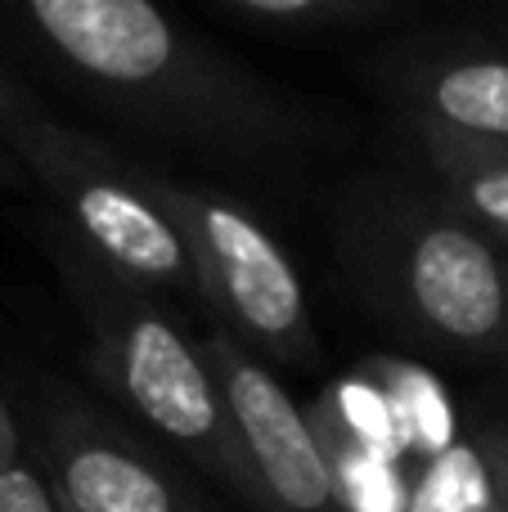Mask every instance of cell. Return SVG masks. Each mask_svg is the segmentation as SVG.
<instances>
[{"mask_svg": "<svg viewBox=\"0 0 508 512\" xmlns=\"http://www.w3.org/2000/svg\"><path fill=\"white\" fill-rule=\"evenodd\" d=\"M410 140L423 158L428 185L508 252V149L432 140V135H410Z\"/></svg>", "mask_w": 508, "mask_h": 512, "instance_id": "cell-9", "label": "cell"}, {"mask_svg": "<svg viewBox=\"0 0 508 512\" xmlns=\"http://www.w3.org/2000/svg\"><path fill=\"white\" fill-rule=\"evenodd\" d=\"M41 108L45 104L36 99V90L27 86L14 68H5V63H0V126L18 122V117H32V113H41Z\"/></svg>", "mask_w": 508, "mask_h": 512, "instance_id": "cell-13", "label": "cell"}, {"mask_svg": "<svg viewBox=\"0 0 508 512\" xmlns=\"http://www.w3.org/2000/svg\"><path fill=\"white\" fill-rule=\"evenodd\" d=\"M135 176L189 243L203 283V315L212 328L230 333L266 369H315L320 333L302 270L257 216V207H248L234 189L171 176L167 167L149 162H135Z\"/></svg>", "mask_w": 508, "mask_h": 512, "instance_id": "cell-4", "label": "cell"}, {"mask_svg": "<svg viewBox=\"0 0 508 512\" xmlns=\"http://www.w3.org/2000/svg\"><path fill=\"white\" fill-rule=\"evenodd\" d=\"M473 450L486 472V486H491L495 512H508V423L482 427V432L473 436Z\"/></svg>", "mask_w": 508, "mask_h": 512, "instance_id": "cell-12", "label": "cell"}, {"mask_svg": "<svg viewBox=\"0 0 508 512\" xmlns=\"http://www.w3.org/2000/svg\"><path fill=\"white\" fill-rule=\"evenodd\" d=\"M0 144L14 153L32 189L54 203V221L99 265L158 297L203 310V283L189 243L140 185L135 158L117 153L99 135L59 122L45 108L0 126Z\"/></svg>", "mask_w": 508, "mask_h": 512, "instance_id": "cell-5", "label": "cell"}, {"mask_svg": "<svg viewBox=\"0 0 508 512\" xmlns=\"http://www.w3.org/2000/svg\"><path fill=\"white\" fill-rule=\"evenodd\" d=\"M0 63H32L50 86L239 185L293 194L347 149L329 108L243 68L158 0H0Z\"/></svg>", "mask_w": 508, "mask_h": 512, "instance_id": "cell-1", "label": "cell"}, {"mask_svg": "<svg viewBox=\"0 0 508 512\" xmlns=\"http://www.w3.org/2000/svg\"><path fill=\"white\" fill-rule=\"evenodd\" d=\"M18 432L68 512H221L113 414L54 378L23 387Z\"/></svg>", "mask_w": 508, "mask_h": 512, "instance_id": "cell-6", "label": "cell"}, {"mask_svg": "<svg viewBox=\"0 0 508 512\" xmlns=\"http://www.w3.org/2000/svg\"><path fill=\"white\" fill-rule=\"evenodd\" d=\"M0 512H59L23 432H18L5 391H0Z\"/></svg>", "mask_w": 508, "mask_h": 512, "instance_id": "cell-11", "label": "cell"}, {"mask_svg": "<svg viewBox=\"0 0 508 512\" xmlns=\"http://www.w3.org/2000/svg\"><path fill=\"white\" fill-rule=\"evenodd\" d=\"M59 512H68V508H59Z\"/></svg>", "mask_w": 508, "mask_h": 512, "instance_id": "cell-15", "label": "cell"}, {"mask_svg": "<svg viewBox=\"0 0 508 512\" xmlns=\"http://www.w3.org/2000/svg\"><path fill=\"white\" fill-rule=\"evenodd\" d=\"M36 243L90 333V369L99 387L198 472L257 508V486L216 369L167 297L99 265L50 212L36 221Z\"/></svg>", "mask_w": 508, "mask_h": 512, "instance_id": "cell-3", "label": "cell"}, {"mask_svg": "<svg viewBox=\"0 0 508 512\" xmlns=\"http://www.w3.org/2000/svg\"><path fill=\"white\" fill-rule=\"evenodd\" d=\"M504 261H508V252H504Z\"/></svg>", "mask_w": 508, "mask_h": 512, "instance_id": "cell-16", "label": "cell"}, {"mask_svg": "<svg viewBox=\"0 0 508 512\" xmlns=\"http://www.w3.org/2000/svg\"><path fill=\"white\" fill-rule=\"evenodd\" d=\"M0 189H32V180L23 176V167L14 162V153L0 144Z\"/></svg>", "mask_w": 508, "mask_h": 512, "instance_id": "cell-14", "label": "cell"}, {"mask_svg": "<svg viewBox=\"0 0 508 512\" xmlns=\"http://www.w3.org/2000/svg\"><path fill=\"white\" fill-rule=\"evenodd\" d=\"M270 32H347L387 18L405 0H216Z\"/></svg>", "mask_w": 508, "mask_h": 512, "instance_id": "cell-10", "label": "cell"}, {"mask_svg": "<svg viewBox=\"0 0 508 512\" xmlns=\"http://www.w3.org/2000/svg\"><path fill=\"white\" fill-rule=\"evenodd\" d=\"M369 77L405 135L508 149V45L468 32H428L374 54Z\"/></svg>", "mask_w": 508, "mask_h": 512, "instance_id": "cell-7", "label": "cell"}, {"mask_svg": "<svg viewBox=\"0 0 508 512\" xmlns=\"http://www.w3.org/2000/svg\"><path fill=\"white\" fill-rule=\"evenodd\" d=\"M333 248L356 297L428 351L508 364V261L432 185L369 171L333 198Z\"/></svg>", "mask_w": 508, "mask_h": 512, "instance_id": "cell-2", "label": "cell"}, {"mask_svg": "<svg viewBox=\"0 0 508 512\" xmlns=\"http://www.w3.org/2000/svg\"><path fill=\"white\" fill-rule=\"evenodd\" d=\"M203 351L230 405L257 486V512H351L311 418L297 409L275 369H266L221 328L203 337Z\"/></svg>", "mask_w": 508, "mask_h": 512, "instance_id": "cell-8", "label": "cell"}]
</instances>
